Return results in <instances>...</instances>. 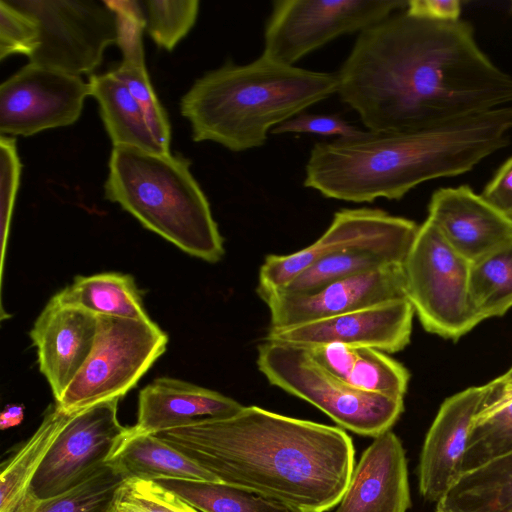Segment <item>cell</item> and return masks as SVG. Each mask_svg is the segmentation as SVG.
Listing matches in <instances>:
<instances>
[{"label": "cell", "mask_w": 512, "mask_h": 512, "mask_svg": "<svg viewBox=\"0 0 512 512\" xmlns=\"http://www.w3.org/2000/svg\"><path fill=\"white\" fill-rule=\"evenodd\" d=\"M21 163L17 154L15 139L0 137V200L1 228L3 237L8 232L10 218L17 194Z\"/></svg>", "instance_id": "obj_36"}, {"label": "cell", "mask_w": 512, "mask_h": 512, "mask_svg": "<svg viewBox=\"0 0 512 512\" xmlns=\"http://www.w3.org/2000/svg\"><path fill=\"white\" fill-rule=\"evenodd\" d=\"M189 166L170 152L113 147L105 197L183 252L216 263L224 255V241Z\"/></svg>", "instance_id": "obj_5"}, {"label": "cell", "mask_w": 512, "mask_h": 512, "mask_svg": "<svg viewBox=\"0 0 512 512\" xmlns=\"http://www.w3.org/2000/svg\"><path fill=\"white\" fill-rule=\"evenodd\" d=\"M39 26L38 47L30 62L78 75L101 63L107 46L117 43L116 17L104 1L9 0Z\"/></svg>", "instance_id": "obj_10"}, {"label": "cell", "mask_w": 512, "mask_h": 512, "mask_svg": "<svg viewBox=\"0 0 512 512\" xmlns=\"http://www.w3.org/2000/svg\"><path fill=\"white\" fill-rule=\"evenodd\" d=\"M409 379L406 367L387 353L358 348L357 359L346 382L364 392L404 398Z\"/></svg>", "instance_id": "obj_32"}, {"label": "cell", "mask_w": 512, "mask_h": 512, "mask_svg": "<svg viewBox=\"0 0 512 512\" xmlns=\"http://www.w3.org/2000/svg\"><path fill=\"white\" fill-rule=\"evenodd\" d=\"M256 364L271 385L361 436L375 438L391 430L404 411V398L352 387L322 368L305 347L264 340L257 348Z\"/></svg>", "instance_id": "obj_6"}, {"label": "cell", "mask_w": 512, "mask_h": 512, "mask_svg": "<svg viewBox=\"0 0 512 512\" xmlns=\"http://www.w3.org/2000/svg\"><path fill=\"white\" fill-rule=\"evenodd\" d=\"M126 479L105 464L86 480L55 497L40 500L33 512H115Z\"/></svg>", "instance_id": "obj_31"}, {"label": "cell", "mask_w": 512, "mask_h": 512, "mask_svg": "<svg viewBox=\"0 0 512 512\" xmlns=\"http://www.w3.org/2000/svg\"><path fill=\"white\" fill-rule=\"evenodd\" d=\"M54 296L63 303L80 307L97 316L151 319L134 278L128 274L107 272L77 276Z\"/></svg>", "instance_id": "obj_26"}, {"label": "cell", "mask_w": 512, "mask_h": 512, "mask_svg": "<svg viewBox=\"0 0 512 512\" xmlns=\"http://www.w3.org/2000/svg\"><path fill=\"white\" fill-rule=\"evenodd\" d=\"M470 264L430 220L419 225L402 269L406 299L427 332L458 340L482 322L471 300Z\"/></svg>", "instance_id": "obj_7"}, {"label": "cell", "mask_w": 512, "mask_h": 512, "mask_svg": "<svg viewBox=\"0 0 512 512\" xmlns=\"http://www.w3.org/2000/svg\"><path fill=\"white\" fill-rule=\"evenodd\" d=\"M106 464L126 480L219 481L213 474L153 434L127 427Z\"/></svg>", "instance_id": "obj_23"}, {"label": "cell", "mask_w": 512, "mask_h": 512, "mask_svg": "<svg viewBox=\"0 0 512 512\" xmlns=\"http://www.w3.org/2000/svg\"><path fill=\"white\" fill-rule=\"evenodd\" d=\"M168 336L149 320L98 316L92 351L61 399L67 413L123 398L167 349Z\"/></svg>", "instance_id": "obj_8"}, {"label": "cell", "mask_w": 512, "mask_h": 512, "mask_svg": "<svg viewBox=\"0 0 512 512\" xmlns=\"http://www.w3.org/2000/svg\"><path fill=\"white\" fill-rule=\"evenodd\" d=\"M88 86L90 95L99 104L113 147L166 152L156 140L141 104L112 71L91 75Z\"/></svg>", "instance_id": "obj_25"}, {"label": "cell", "mask_w": 512, "mask_h": 512, "mask_svg": "<svg viewBox=\"0 0 512 512\" xmlns=\"http://www.w3.org/2000/svg\"><path fill=\"white\" fill-rule=\"evenodd\" d=\"M487 386L469 436L464 473L512 453V385L492 380Z\"/></svg>", "instance_id": "obj_27"}, {"label": "cell", "mask_w": 512, "mask_h": 512, "mask_svg": "<svg viewBox=\"0 0 512 512\" xmlns=\"http://www.w3.org/2000/svg\"><path fill=\"white\" fill-rule=\"evenodd\" d=\"M267 305L268 330L290 328L406 298L402 265L337 280L308 292L256 288Z\"/></svg>", "instance_id": "obj_13"}, {"label": "cell", "mask_w": 512, "mask_h": 512, "mask_svg": "<svg viewBox=\"0 0 512 512\" xmlns=\"http://www.w3.org/2000/svg\"><path fill=\"white\" fill-rule=\"evenodd\" d=\"M487 391V384L469 387L441 404L420 453L418 487L424 499L438 503L463 475L469 436Z\"/></svg>", "instance_id": "obj_15"}, {"label": "cell", "mask_w": 512, "mask_h": 512, "mask_svg": "<svg viewBox=\"0 0 512 512\" xmlns=\"http://www.w3.org/2000/svg\"><path fill=\"white\" fill-rule=\"evenodd\" d=\"M24 419V407L18 404H9L0 415V428L2 430L19 425Z\"/></svg>", "instance_id": "obj_41"}, {"label": "cell", "mask_w": 512, "mask_h": 512, "mask_svg": "<svg viewBox=\"0 0 512 512\" xmlns=\"http://www.w3.org/2000/svg\"><path fill=\"white\" fill-rule=\"evenodd\" d=\"M437 505L452 512H512V453L463 473Z\"/></svg>", "instance_id": "obj_28"}, {"label": "cell", "mask_w": 512, "mask_h": 512, "mask_svg": "<svg viewBox=\"0 0 512 512\" xmlns=\"http://www.w3.org/2000/svg\"><path fill=\"white\" fill-rule=\"evenodd\" d=\"M39 26L29 14L0 0V59L12 54L30 57L38 47Z\"/></svg>", "instance_id": "obj_35"}, {"label": "cell", "mask_w": 512, "mask_h": 512, "mask_svg": "<svg viewBox=\"0 0 512 512\" xmlns=\"http://www.w3.org/2000/svg\"><path fill=\"white\" fill-rule=\"evenodd\" d=\"M119 399L72 412L31 485L40 501L77 486L103 467L127 430L118 420Z\"/></svg>", "instance_id": "obj_11"}, {"label": "cell", "mask_w": 512, "mask_h": 512, "mask_svg": "<svg viewBox=\"0 0 512 512\" xmlns=\"http://www.w3.org/2000/svg\"><path fill=\"white\" fill-rule=\"evenodd\" d=\"M337 73L288 65L261 54L205 73L184 94L181 114L196 142L233 152L261 147L268 133L338 92Z\"/></svg>", "instance_id": "obj_4"}, {"label": "cell", "mask_w": 512, "mask_h": 512, "mask_svg": "<svg viewBox=\"0 0 512 512\" xmlns=\"http://www.w3.org/2000/svg\"><path fill=\"white\" fill-rule=\"evenodd\" d=\"M243 405L217 391L186 381L161 377L139 393L137 433L156 434L206 418L229 416Z\"/></svg>", "instance_id": "obj_20"}, {"label": "cell", "mask_w": 512, "mask_h": 512, "mask_svg": "<svg viewBox=\"0 0 512 512\" xmlns=\"http://www.w3.org/2000/svg\"><path fill=\"white\" fill-rule=\"evenodd\" d=\"M337 76L340 99L375 132L430 128L512 104V76L481 50L468 22L405 9L360 32Z\"/></svg>", "instance_id": "obj_1"}, {"label": "cell", "mask_w": 512, "mask_h": 512, "mask_svg": "<svg viewBox=\"0 0 512 512\" xmlns=\"http://www.w3.org/2000/svg\"><path fill=\"white\" fill-rule=\"evenodd\" d=\"M481 196L493 207L512 219V156L486 184Z\"/></svg>", "instance_id": "obj_39"}, {"label": "cell", "mask_w": 512, "mask_h": 512, "mask_svg": "<svg viewBox=\"0 0 512 512\" xmlns=\"http://www.w3.org/2000/svg\"><path fill=\"white\" fill-rule=\"evenodd\" d=\"M200 512H311L283 500L220 481L159 479Z\"/></svg>", "instance_id": "obj_29"}, {"label": "cell", "mask_w": 512, "mask_h": 512, "mask_svg": "<svg viewBox=\"0 0 512 512\" xmlns=\"http://www.w3.org/2000/svg\"><path fill=\"white\" fill-rule=\"evenodd\" d=\"M305 348L322 368L345 382L358 356V348L337 342Z\"/></svg>", "instance_id": "obj_38"}, {"label": "cell", "mask_w": 512, "mask_h": 512, "mask_svg": "<svg viewBox=\"0 0 512 512\" xmlns=\"http://www.w3.org/2000/svg\"><path fill=\"white\" fill-rule=\"evenodd\" d=\"M71 413L50 405L35 432L1 464L0 512H33L32 481Z\"/></svg>", "instance_id": "obj_24"}, {"label": "cell", "mask_w": 512, "mask_h": 512, "mask_svg": "<svg viewBox=\"0 0 512 512\" xmlns=\"http://www.w3.org/2000/svg\"><path fill=\"white\" fill-rule=\"evenodd\" d=\"M363 130L338 115L301 113L275 127L272 134L308 133L327 137L347 138Z\"/></svg>", "instance_id": "obj_37"}, {"label": "cell", "mask_w": 512, "mask_h": 512, "mask_svg": "<svg viewBox=\"0 0 512 512\" xmlns=\"http://www.w3.org/2000/svg\"><path fill=\"white\" fill-rule=\"evenodd\" d=\"M414 315L410 302L402 298L290 328L268 330L264 340L301 347L337 342L396 353L410 342Z\"/></svg>", "instance_id": "obj_14"}, {"label": "cell", "mask_w": 512, "mask_h": 512, "mask_svg": "<svg viewBox=\"0 0 512 512\" xmlns=\"http://www.w3.org/2000/svg\"><path fill=\"white\" fill-rule=\"evenodd\" d=\"M461 9L459 0H411L405 11L427 20L453 22L460 20Z\"/></svg>", "instance_id": "obj_40"}, {"label": "cell", "mask_w": 512, "mask_h": 512, "mask_svg": "<svg viewBox=\"0 0 512 512\" xmlns=\"http://www.w3.org/2000/svg\"><path fill=\"white\" fill-rule=\"evenodd\" d=\"M115 512H200L156 481L131 479L121 486Z\"/></svg>", "instance_id": "obj_34"}, {"label": "cell", "mask_w": 512, "mask_h": 512, "mask_svg": "<svg viewBox=\"0 0 512 512\" xmlns=\"http://www.w3.org/2000/svg\"><path fill=\"white\" fill-rule=\"evenodd\" d=\"M412 220L381 209L337 211L327 230L309 246L287 255L266 256L259 269V289H281L316 261L362 242L394 233Z\"/></svg>", "instance_id": "obj_17"}, {"label": "cell", "mask_w": 512, "mask_h": 512, "mask_svg": "<svg viewBox=\"0 0 512 512\" xmlns=\"http://www.w3.org/2000/svg\"><path fill=\"white\" fill-rule=\"evenodd\" d=\"M495 382L505 385H512V367L503 375L494 379Z\"/></svg>", "instance_id": "obj_42"}, {"label": "cell", "mask_w": 512, "mask_h": 512, "mask_svg": "<svg viewBox=\"0 0 512 512\" xmlns=\"http://www.w3.org/2000/svg\"><path fill=\"white\" fill-rule=\"evenodd\" d=\"M142 4L149 35L168 51L188 34L199 11L197 0H147Z\"/></svg>", "instance_id": "obj_33"}, {"label": "cell", "mask_w": 512, "mask_h": 512, "mask_svg": "<svg viewBox=\"0 0 512 512\" xmlns=\"http://www.w3.org/2000/svg\"><path fill=\"white\" fill-rule=\"evenodd\" d=\"M418 228L419 225L411 221L394 233L326 256L299 273L280 290L308 292L337 280L388 266L402 265Z\"/></svg>", "instance_id": "obj_22"}, {"label": "cell", "mask_w": 512, "mask_h": 512, "mask_svg": "<svg viewBox=\"0 0 512 512\" xmlns=\"http://www.w3.org/2000/svg\"><path fill=\"white\" fill-rule=\"evenodd\" d=\"M435 512H452V511H449V510H447V509H445V508H443V507H441L439 505H436Z\"/></svg>", "instance_id": "obj_43"}, {"label": "cell", "mask_w": 512, "mask_h": 512, "mask_svg": "<svg viewBox=\"0 0 512 512\" xmlns=\"http://www.w3.org/2000/svg\"><path fill=\"white\" fill-rule=\"evenodd\" d=\"M116 17L119 45L122 52L120 65L111 70L141 104L151 130L161 145L169 152L170 124L165 110L151 85L145 67L142 34L146 27L142 2L134 0H104Z\"/></svg>", "instance_id": "obj_21"}, {"label": "cell", "mask_w": 512, "mask_h": 512, "mask_svg": "<svg viewBox=\"0 0 512 512\" xmlns=\"http://www.w3.org/2000/svg\"><path fill=\"white\" fill-rule=\"evenodd\" d=\"M512 105L409 131H362L316 143L303 185L326 198L399 200L417 185L472 170L508 145Z\"/></svg>", "instance_id": "obj_3"}, {"label": "cell", "mask_w": 512, "mask_h": 512, "mask_svg": "<svg viewBox=\"0 0 512 512\" xmlns=\"http://www.w3.org/2000/svg\"><path fill=\"white\" fill-rule=\"evenodd\" d=\"M427 219L470 262L512 239V219L467 185L436 190Z\"/></svg>", "instance_id": "obj_18"}, {"label": "cell", "mask_w": 512, "mask_h": 512, "mask_svg": "<svg viewBox=\"0 0 512 512\" xmlns=\"http://www.w3.org/2000/svg\"><path fill=\"white\" fill-rule=\"evenodd\" d=\"M510 10H511V12H512V2H511V4H510Z\"/></svg>", "instance_id": "obj_44"}, {"label": "cell", "mask_w": 512, "mask_h": 512, "mask_svg": "<svg viewBox=\"0 0 512 512\" xmlns=\"http://www.w3.org/2000/svg\"><path fill=\"white\" fill-rule=\"evenodd\" d=\"M88 95L80 76L29 62L0 85L1 135L27 137L69 126Z\"/></svg>", "instance_id": "obj_12"}, {"label": "cell", "mask_w": 512, "mask_h": 512, "mask_svg": "<svg viewBox=\"0 0 512 512\" xmlns=\"http://www.w3.org/2000/svg\"><path fill=\"white\" fill-rule=\"evenodd\" d=\"M469 285L482 321L512 308V239L471 262Z\"/></svg>", "instance_id": "obj_30"}, {"label": "cell", "mask_w": 512, "mask_h": 512, "mask_svg": "<svg viewBox=\"0 0 512 512\" xmlns=\"http://www.w3.org/2000/svg\"><path fill=\"white\" fill-rule=\"evenodd\" d=\"M98 316L53 296L30 331L40 372L55 402L88 359L97 333Z\"/></svg>", "instance_id": "obj_16"}, {"label": "cell", "mask_w": 512, "mask_h": 512, "mask_svg": "<svg viewBox=\"0 0 512 512\" xmlns=\"http://www.w3.org/2000/svg\"><path fill=\"white\" fill-rule=\"evenodd\" d=\"M406 6L399 0H275L262 54L295 65L333 39L360 33Z\"/></svg>", "instance_id": "obj_9"}, {"label": "cell", "mask_w": 512, "mask_h": 512, "mask_svg": "<svg viewBox=\"0 0 512 512\" xmlns=\"http://www.w3.org/2000/svg\"><path fill=\"white\" fill-rule=\"evenodd\" d=\"M220 482L311 512L338 505L355 466L344 429L243 406L156 434Z\"/></svg>", "instance_id": "obj_2"}, {"label": "cell", "mask_w": 512, "mask_h": 512, "mask_svg": "<svg viewBox=\"0 0 512 512\" xmlns=\"http://www.w3.org/2000/svg\"><path fill=\"white\" fill-rule=\"evenodd\" d=\"M410 507L405 450L388 430L362 453L334 512H407Z\"/></svg>", "instance_id": "obj_19"}]
</instances>
